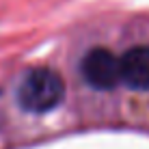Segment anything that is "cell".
Wrapping results in <instances>:
<instances>
[{
  "label": "cell",
  "instance_id": "cell-1",
  "mask_svg": "<svg viewBox=\"0 0 149 149\" xmlns=\"http://www.w3.org/2000/svg\"><path fill=\"white\" fill-rule=\"evenodd\" d=\"M65 82L54 69L39 67L28 71L17 86V104L28 112H50L63 102Z\"/></svg>",
  "mask_w": 149,
  "mask_h": 149
},
{
  "label": "cell",
  "instance_id": "cell-2",
  "mask_svg": "<svg viewBox=\"0 0 149 149\" xmlns=\"http://www.w3.org/2000/svg\"><path fill=\"white\" fill-rule=\"evenodd\" d=\"M82 76L97 91H110L121 82V58L106 48H93L82 58Z\"/></svg>",
  "mask_w": 149,
  "mask_h": 149
},
{
  "label": "cell",
  "instance_id": "cell-3",
  "mask_svg": "<svg viewBox=\"0 0 149 149\" xmlns=\"http://www.w3.org/2000/svg\"><path fill=\"white\" fill-rule=\"evenodd\" d=\"M121 82L134 91L149 89V45L130 48L121 56Z\"/></svg>",
  "mask_w": 149,
  "mask_h": 149
}]
</instances>
